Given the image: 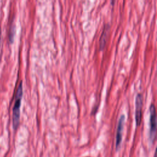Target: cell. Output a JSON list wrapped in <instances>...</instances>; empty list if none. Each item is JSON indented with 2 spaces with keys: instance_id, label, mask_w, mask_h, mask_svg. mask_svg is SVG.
Masks as SVG:
<instances>
[{
  "instance_id": "4",
  "label": "cell",
  "mask_w": 157,
  "mask_h": 157,
  "mask_svg": "<svg viewBox=\"0 0 157 157\" xmlns=\"http://www.w3.org/2000/svg\"><path fill=\"white\" fill-rule=\"evenodd\" d=\"M125 120V115L124 114L121 115V116L119 118L118 122V126H117V134H116V142H115V145H116V148L117 149L122 140V132L123 129V126H124V123Z\"/></svg>"
},
{
  "instance_id": "2",
  "label": "cell",
  "mask_w": 157,
  "mask_h": 157,
  "mask_svg": "<svg viewBox=\"0 0 157 157\" xmlns=\"http://www.w3.org/2000/svg\"><path fill=\"white\" fill-rule=\"evenodd\" d=\"M156 129V115L155 105L150 106V139L153 142L155 138Z\"/></svg>"
},
{
  "instance_id": "5",
  "label": "cell",
  "mask_w": 157,
  "mask_h": 157,
  "mask_svg": "<svg viewBox=\"0 0 157 157\" xmlns=\"http://www.w3.org/2000/svg\"><path fill=\"white\" fill-rule=\"evenodd\" d=\"M110 26L109 24H105L103 28V30L100 37L99 40V48L102 50L104 48V47L105 45V43L107 41V34L108 32L109 31Z\"/></svg>"
},
{
  "instance_id": "3",
  "label": "cell",
  "mask_w": 157,
  "mask_h": 157,
  "mask_svg": "<svg viewBox=\"0 0 157 157\" xmlns=\"http://www.w3.org/2000/svg\"><path fill=\"white\" fill-rule=\"evenodd\" d=\"M142 105L143 96L141 93H137L135 99V120L137 126H139L141 123Z\"/></svg>"
},
{
  "instance_id": "1",
  "label": "cell",
  "mask_w": 157,
  "mask_h": 157,
  "mask_svg": "<svg viewBox=\"0 0 157 157\" xmlns=\"http://www.w3.org/2000/svg\"><path fill=\"white\" fill-rule=\"evenodd\" d=\"M23 96V84L22 82H21L18 86L16 95L15 103L13 105V110H12V124L13 127L15 129H16L20 122V106L21 102Z\"/></svg>"
}]
</instances>
